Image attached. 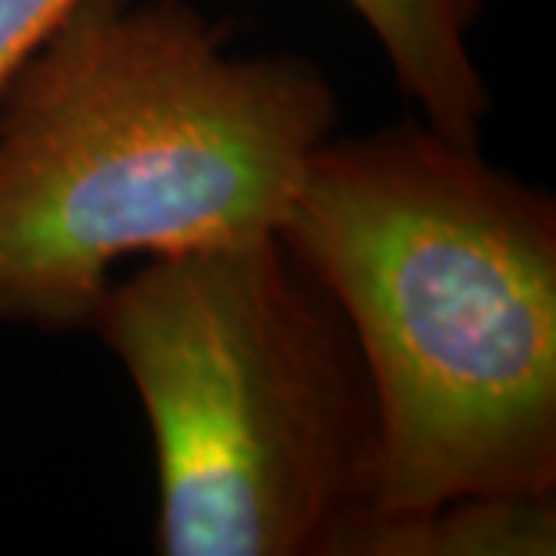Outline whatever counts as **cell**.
Returning <instances> with one entry per match:
<instances>
[{
    "mask_svg": "<svg viewBox=\"0 0 556 556\" xmlns=\"http://www.w3.org/2000/svg\"><path fill=\"white\" fill-rule=\"evenodd\" d=\"M278 239L338 306L371 387L365 517L556 495L547 192L420 121L328 139Z\"/></svg>",
    "mask_w": 556,
    "mask_h": 556,
    "instance_id": "6da1fadb",
    "label": "cell"
},
{
    "mask_svg": "<svg viewBox=\"0 0 556 556\" xmlns=\"http://www.w3.org/2000/svg\"><path fill=\"white\" fill-rule=\"evenodd\" d=\"M338 102L182 0H80L0 93V325L90 328L112 269L278 236Z\"/></svg>",
    "mask_w": 556,
    "mask_h": 556,
    "instance_id": "7a4b0ae2",
    "label": "cell"
},
{
    "mask_svg": "<svg viewBox=\"0 0 556 556\" xmlns=\"http://www.w3.org/2000/svg\"><path fill=\"white\" fill-rule=\"evenodd\" d=\"M90 328L155 445L164 556H340L371 507L378 415L338 306L278 236L112 278Z\"/></svg>",
    "mask_w": 556,
    "mask_h": 556,
    "instance_id": "3957f363",
    "label": "cell"
},
{
    "mask_svg": "<svg viewBox=\"0 0 556 556\" xmlns=\"http://www.w3.org/2000/svg\"><path fill=\"white\" fill-rule=\"evenodd\" d=\"M375 35L402 93L442 137L479 146L489 87L473 56L485 0H346Z\"/></svg>",
    "mask_w": 556,
    "mask_h": 556,
    "instance_id": "277c9868",
    "label": "cell"
},
{
    "mask_svg": "<svg viewBox=\"0 0 556 556\" xmlns=\"http://www.w3.org/2000/svg\"><path fill=\"white\" fill-rule=\"evenodd\" d=\"M554 495H479L420 514L365 517L340 556H551Z\"/></svg>",
    "mask_w": 556,
    "mask_h": 556,
    "instance_id": "5b68a950",
    "label": "cell"
},
{
    "mask_svg": "<svg viewBox=\"0 0 556 556\" xmlns=\"http://www.w3.org/2000/svg\"><path fill=\"white\" fill-rule=\"evenodd\" d=\"M80 0H0V93Z\"/></svg>",
    "mask_w": 556,
    "mask_h": 556,
    "instance_id": "8992f818",
    "label": "cell"
}]
</instances>
